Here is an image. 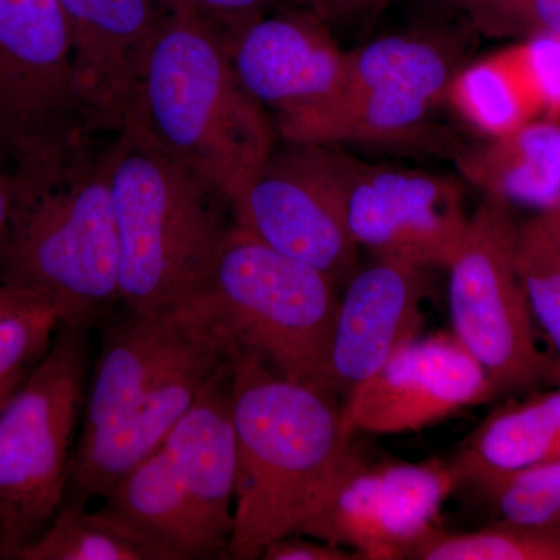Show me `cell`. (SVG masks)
Masks as SVG:
<instances>
[{"label": "cell", "instance_id": "2e32d148", "mask_svg": "<svg viewBox=\"0 0 560 560\" xmlns=\"http://www.w3.org/2000/svg\"><path fill=\"white\" fill-rule=\"evenodd\" d=\"M427 296L423 268L377 260L353 272L338 304L320 388L349 396L419 337Z\"/></svg>", "mask_w": 560, "mask_h": 560}, {"label": "cell", "instance_id": "277c9868", "mask_svg": "<svg viewBox=\"0 0 560 560\" xmlns=\"http://www.w3.org/2000/svg\"><path fill=\"white\" fill-rule=\"evenodd\" d=\"M110 145L54 171L16 175V208L0 280L35 294L60 326L91 331L120 300V241Z\"/></svg>", "mask_w": 560, "mask_h": 560}, {"label": "cell", "instance_id": "83f0119b", "mask_svg": "<svg viewBox=\"0 0 560 560\" xmlns=\"http://www.w3.org/2000/svg\"><path fill=\"white\" fill-rule=\"evenodd\" d=\"M459 14L471 32L489 38H560V0H471Z\"/></svg>", "mask_w": 560, "mask_h": 560}, {"label": "cell", "instance_id": "d4e9b609", "mask_svg": "<svg viewBox=\"0 0 560 560\" xmlns=\"http://www.w3.org/2000/svg\"><path fill=\"white\" fill-rule=\"evenodd\" d=\"M515 264L530 316L551 348L550 378L560 386V256L525 223L518 228Z\"/></svg>", "mask_w": 560, "mask_h": 560}, {"label": "cell", "instance_id": "5b68a950", "mask_svg": "<svg viewBox=\"0 0 560 560\" xmlns=\"http://www.w3.org/2000/svg\"><path fill=\"white\" fill-rule=\"evenodd\" d=\"M120 241V300L138 313L175 311L205 293L230 232L215 187L130 131L110 143Z\"/></svg>", "mask_w": 560, "mask_h": 560}, {"label": "cell", "instance_id": "d590c367", "mask_svg": "<svg viewBox=\"0 0 560 560\" xmlns=\"http://www.w3.org/2000/svg\"><path fill=\"white\" fill-rule=\"evenodd\" d=\"M436 5L442 7V9L455 11V13H459L467 3L471 2V0H433Z\"/></svg>", "mask_w": 560, "mask_h": 560}, {"label": "cell", "instance_id": "8992f818", "mask_svg": "<svg viewBox=\"0 0 560 560\" xmlns=\"http://www.w3.org/2000/svg\"><path fill=\"white\" fill-rule=\"evenodd\" d=\"M235 478L226 359L160 448L121 478L105 504L156 537L178 560L228 559Z\"/></svg>", "mask_w": 560, "mask_h": 560}, {"label": "cell", "instance_id": "d6a6232c", "mask_svg": "<svg viewBox=\"0 0 560 560\" xmlns=\"http://www.w3.org/2000/svg\"><path fill=\"white\" fill-rule=\"evenodd\" d=\"M43 302L35 294L28 291L18 289L10 283L0 280V323L10 316L16 315L18 312L25 311L32 305ZM46 304V302H44Z\"/></svg>", "mask_w": 560, "mask_h": 560}, {"label": "cell", "instance_id": "7402d4cb", "mask_svg": "<svg viewBox=\"0 0 560 560\" xmlns=\"http://www.w3.org/2000/svg\"><path fill=\"white\" fill-rule=\"evenodd\" d=\"M16 560H178V556L106 504L88 511L84 504L62 503Z\"/></svg>", "mask_w": 560, "mask_h": 560}, {"label": "cell", "instance_id": "f546056e", "mask_svg": "<svg viewBox=\"0 0 560 560\" xmlns=\"http://www.w3.org/2000/svg\"><path fill=\"white\" fill-rule=\"evenodd\" d=\"M265 560H355L360 556L345 547L304 539L302 534H291L271 541L261 552Z\"/></svg>", "mask_w": 560, "mask_h": 560}, {"label": "cell", "instance_id": "4fadbf2b", "mask_svg": "<svg viewBox=\"0 0 560 560\" xmlns=\"http://www.w3.org/2000/svg\"><path fill=\"white\" fill-rule=\"evenodd\" d=\"M223 33L245 90L271 117L280 139L300 142L340 94L348 50L305 7L265 13Z\"/></svg>", "mask_w": 560, "mask_h": 560}, {"label": "cell", "instance_id": "ba28073f", "mask_svg": "<svg viewBox=\"0 0 560 560\" xmlns=\"http://www.w3.org/2000/svg\"><path fill=\"white\" fill-rule=\"evenodd\" d=\"M88 334L58 324L0 408V559L16 560L65 503L90 381Z\"/></svg>", "mask_w": 560, "mask_h": 560}, {"label": "cell", "instance_id": "1f68e13d", "mask_svg": "<svg viewBox=\"0 0 560 560\" xmlns=\"http://www.w3.org/2000/svg\"><path fill=\"white\" fill-rule=\"evenodd\" d=\"M16 173L0 162V267L9 250L14 208H16Z\"/></svg>", "mask_w": 560, "mask_h": 560}, {"label": "cell", "instance_id": "30bf717a", "mask_svg": "<svg viewBox=\"0 0 560 560\" xmlns=\"http://www.w3.org/2000/svg\"><path fill=\"white\" fill-rule=\"evenodd\" d=\"M517 237L511 206L485 195L447 267L453 334L499 394L550 377L518 278Z\"/></svg>", "mask_w": 560, "mask_h": 560}, {"label": "cell", "instance_id": "8fae6325", "mask_svg": "<svg viewBox=\"0 0 560 560\" xmlns=\"http://www.w3.org/2000/svg\"><path fill=\"white\" fill-rule=\"evenodd\" d=\"M234 223L335 283L353 275L359 246L346 220L337 147L287 143L230 200Z\"/></svg>", "mask_w": 560, "mask_h": 560}, {"label": "cell", "instance_id": "7c38bea8", "mask_svg": "<svg viewBox=\"0 0 560 560\" xmlns=\"http://www.w3.org/2000/svg\"><path fill=\"white\" fill-rule=\"evenodd\" d=\"M335 147L346 220L357 246L377 260L447 268L470 221L458 180L359 160Z\"/></svg>", "mask_w": 560, "mask_h": 560}, {"label": "cell", "instance_id": "d6986e66", "mask_svg": "<svg viewBox=\"0 0 560 560\" xmlns=\"http://www.w3.org/2000/svg\"><path fill=\"white\" fill-rule=\"evenodd\" d=\"M464 65L463 39L455 33L441 28L396 33L348 50L341 91L401 92L440 108Z\"/></svg>", "mask_w": 560, "mask_h": 560}, {"label": "cell", "instance_id": "ac0fdd59", "mask_svg": "<svg viewBox=\"0 0 560 560\" xmlns=\"http://www.w3.org/2000/svg\"><path fill=\"white\" fill-rule=\"evenodd\" d=\"M464 179L508 205H560V120L536 119L456 153Z\"/></svg>", "mask_w": 560, "mask_h": 560}, {"label": "cell", "instance_id": "4dcf8cb0", "mask_svg": "<svg viewBox=\"0 0 560 560\" xmlns=\"http://www.w3.org/2000/svg\"><path fill=\"white\" fill-rule=\"evenodd\" d=\"M276 2L278 0H190L198 13L219 25L223 32L268 13Z\"/></svg>", "mask_w": 560, "mask_h": 560}, {"label": "cell", "instance_id": "6da1fadb", "mask_svg": "<svg viewBox=\"0 0 560 560\" xmlns=\"http://www.w3.org/2000/svg\"><path fill=\"white\" fill-rule=\"evenodd\" d=\"M73 451L68 503L106 499L160 448L228 359L226 342L195 304L106 320Z\"/></svg>", "mask_w": 560, "mask_h": 560}, {"label": "cell", "instance_id": "484cf974", "mask_svg": "<svg viewBox=\"0 0 560 560\" xmlns=\"http://www.w3.org/2000/svg\"><path fill=\"white\" fill-rule=\"evenodd\" d=\"M485 492L503 521L560 533V459L503 478Z\"/></svg>", "mask_w": 560, "mask_h": 560}, {"label": "cell", "instance_id": "3957f363", "mask_svg": "<svg viewBox=\"0 0 560 560\" xmlns=\"http://www.w3.org/2000/svg\"><path fill=\"white\" fill-rule=\"evenodd\" d=\"M121 131L200 176L228 202L279 138L238 80L223 31L197 10L165 14Z\"/></svg>", "mask_w": 560, "mask_h": 560}, {"label": "cell", "instance_id": "cb8c5ba5", "mask_svg": "<svg viewBox=\"0 0 560 560\" xmlns=\"http://www.w3.org/2000/svg\"><path fill=\"white\" fill-rule=\"evenodd\" d=\"M412 560H560V533L510 521L475 533L433 526L408 552Z\"/></svg>", "mask_w": 560, "mask_h": 560}, {"label": "cell", "instance_id": "7a4b0ae2", "mask_svg": "<svg viewBox=\"0 0 560 560\" xmlns=\"http://www.w3.org/2000/svg\"><path fill=\"white\" fill-rule=\"evenodd\" d=\"M228 359L237 447L228 559L254 560L315 511L352 436L329 390L289 381L253 353L230 350Z\"/></svg>", "mask_w": 560, "mask_h": 560}, {"label": "cell", "instance_id": "603a6c76", "mask_svg": "<svg viewBox=\"0 0 560 560\" xmlns=\"http://www.w3.org/2000/svg\"><path fill=\"white\" fill-rule=\"evenodd\" d=\"M386 526L399 559H407L416 541L436 526L442 503L463 485L452 463L377 464Z\"/></svg>", "mask_w": 560, "mask_h": 560}, {"label": "cell", "instance_id": "e575fe53", "mask_svg": "<svg viewBox=\"0 0 560 560\" xmlns=\"http://www.w3.org/2000/svg\"><path fill=\"white\" fill-rule=\"evenodd\" d=\"M161 3L162 9L167 13H176V11L195 10L191 5L190 0H158Z\"/></svg>", "mask_w": 560, "mask_h": 560}, {"label": "cell", "instance_id": "4316f807", "mask_svg": "<svg viewBox=\"0 0 560 560\" xmlns=\"http://www.w3.org/2000/svg\"><path fill=\"white\" fill-rule=\"evenodd\" d=\"M57 327L54 308L44 302L0 323V408L49 348Z\"/></svg>", "mask_w": 560, "mask_h": 560}, {"label": "cell", "instance_id": "9c48e42d", "mask_svg": "<svg viewBox=\"0 0 560 560\" xmlns=\"http://www.w3.org/2000/svg\"><path fill=\"white\" fill-rule=\"evenodd\" d=\"M101 135L73 79L58 0H0V162L16 175L61 167Z\"/></svg>", "mask_w": 560, "mask_h": 560}, {"label": "cell", "instance_id": "ffe728a7", "mask_svg": "<svg viewBox=\"0 0 560 560\" xmlns=\"http://www.w3.org/2000/svg\"><path fill=\"white\" fill-rule=\"evenodd\" d=\"M560 459V386L495 410L460 445L452 460L464 482L482 490L541 464Z\"/></svg>", "mask_w": 560, "mask_h": 560}, {"label": "cell", "instance_id": "9a60e30c", "mask_svg": "<svg viewBox=\"0 0 560 560\" xmlns=\"http://www.w3.org/2000/svg\"><path fill=\"white\" fill-rule=\"evenodd\" d=\"M77 92L98 132L119 135L167 11L158 0H58Z\"/></svg>", "mask_w": 560, "mask_h": 560}, {"label": "cell", "instance_id": "44dd1931", "mask_svg": "<svg viewBox=\"0 0 560 560\" xmlns=\"http://www.w3.org/2000/svg\"><path fill=\"white\" fill-rule=\"evenodd\" d=\"M296 534L349 547L360 559H399L389 540L377 466L353 451Z\"/></svg>", "mask_w": 560, "mask_h": 560}, {"label": "cell", "instance_id": "e0dca14e", "mask_svg": "<svg viewBox=\"0 0 560 560\" xmlns=\"http://www.w3.org/2000/svg\"><path fill=\"white\" fill-rule=\"evenodd\" d=\"M447 103L482 138L536 119L560 120V38L533 36L464 65Z\"/></svg>", "mask_w": 560, "mask_h": 560}, {"label": "cell", "instance_id": "f1b7e54d", "mask_svg": "<svg viewBox=\"0 0 560 560\" xmlns=\"http://www.w3.org/2000/svg\"><path fill=\"white\" fill-rule=\"evenodd\" d=\"M331 31H353L378 20L393 0H302Z\"/></svg>", "mask_w": 560, "mask_h": 560}, {"label": "cell", "instance_id": "52a82bcc", "mask_svg": "<svg viewBox=\"0 0 560 560\" xmlns=\"http://www.w3.org/2000/svg\"><path fill=\"white\" fill-rule=\"evenodd\" d=\"M337 287L234 223L194 304L226 342V353H253L282 377L320 388L340 304Z\"/></svg>", "mask_w": 560, "mask_h": 560}, {"label": "cell", "instance_id": "5bb4252c", "mask_svg": "<svg viewBox=\"0 0 560 560\" xmlns=\"http://www.w3.org/2000/svg\"><path fill=\"white\" fill-rule=\"evenodd\" d=\"M499 396L455 334L415 338L346 397L342 429L353 433L418 431Z\"/></svg>", "mask_w": 560, "mask_h": 560}, {"label": "cell", "instance_id": "836d02e7", "mask_svg": "<svg viewBox=\"0 0 560 560\" xmlns=\"http://www.w3.org/2000/svg\"><path fill=\"white\" fill-rule=\"evenodd\" d=\"M528 223L539 232L545 241L550 243L552 248L558 250L560 256V205L539 210V213Z\"/></svg>", "mask_w": 560, "mask_h": 560}]
</instances>
